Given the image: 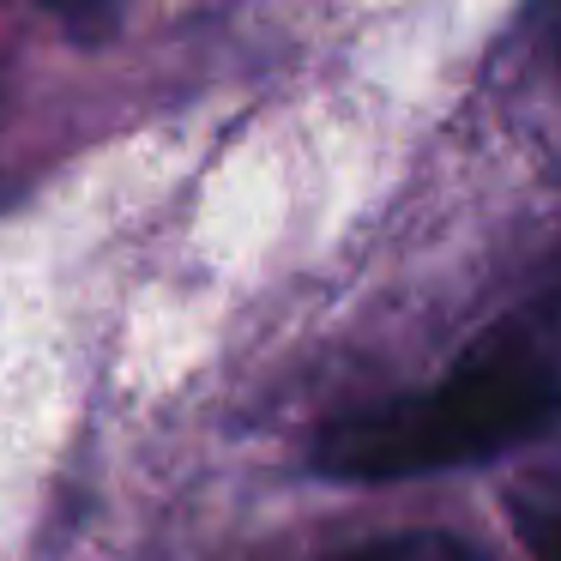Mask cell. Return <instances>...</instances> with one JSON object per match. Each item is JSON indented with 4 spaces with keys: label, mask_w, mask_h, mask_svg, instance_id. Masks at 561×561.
<instances>
[{
    "label": "cell",
    "mask_w": 561,
    "mask_h": 561,
    "mask_svg": "<svg viewBox=\"0 0 561 561\" xmlns=\"http://www.w3.org/2000/svg\"><path fill=\"white\" fill-rule=\"evenodd\" d=\"M556 411H561V375L549 363V351L513 339V332H495L440 387L332 423L320 435L314 459L332 477H411L519 447Z\"/></svg>",
    "instance_id": "obj_1"
},
{
    "label": "cell",
    "mask_w": 561,
    "mask_h": 561,
    "mask_svg": "<svg viewBox=\"0 0 561 561\" xmlns=\"http://www.w3.org/2000/svg\"><path fill=\"white\" fill-rule=\"evenodd\" d=\"M339 561H483L471 543L447 531H411V537H380V543H363Z\"/></svg>",
    "instance_id": "obj_3"
},
{
    "label": "cell",
    "mask_w": 561,
    "mask_h": 561,
    "mask_svg": "<svg viewBox=\"0 0 561 561\" xmlns=\"http://www.w3.org/2000/svg\"><path fill=\"white\" fill-rule=\"evenodd\" d=\"M556 49H561V7H556Z\"/></svg>",
    "instance_id": "obj_5"
},
{
    "label": "cell",
    "mask_w": 561,
    "mask_h": 561,
    "mask_svg": "<svg viewBox=\"0 0 561 561\" xmlns=\"http://www.w3.org/2000/svg\"><path fill=\"white\" fill-rule=\"evenodd\" d=\"M49 7H55L61 19H73V25H79V19H91V13H110L115 0H49Z\"/></svg>",
    "instance_id": "obj_4"
},
{
    "label": "cell",
    "mask_w": 561,
    "mask_h": 561,
    "mask_svg": "<svg viewBox=\"0 0 561 561\" xmlns=\"http://www.w3.org/2000/svg\"><path fill=\"white\" fill-rule=\"evenodd\" d=\"M507 513L537 561H561V459L525 465L507 483Z\"/></svg>",
    "instance_id": "obj_2"
}]
</instances>
